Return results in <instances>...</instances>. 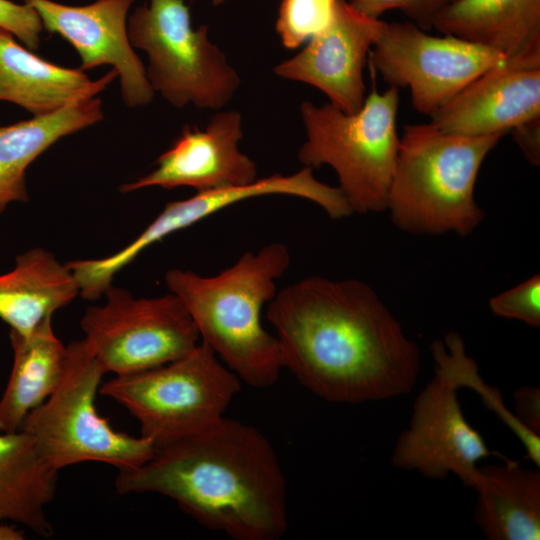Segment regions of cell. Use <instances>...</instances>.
<instances>
[{
  "instance_id": "1",
  "label": "cell",
  "mask_w": 540,
  "mask_h": 540,
  "mask_svg": "<svg viewBox=\"0 0 540 540\" xmlns=\"http://www.w3.org/2000/svg\"><path fill=\"white\" fill-rule=\"evenodd\" d=\"M266 318L283 368L325 401H383L416 385L419 348L364 281L303 278L276 293Z\"/></svg>"
},
{
  "instance_id": "2",
  "label": "cell",
  "mask_w": 540,
  "mask_h": 540,
  "mask_svg": "<svg viewBox=\"0 0 540 540\" xmlns=\"http://www.w3.org/2000/svg\"><path fill=\"white\" fill-rule=\"evenodd\" d=\"M115 486L120 494L171 498L199 524L234 540H279L288 529L286 479L273 446L253 425L225 416L119 470Z\"/></svg>"
},
{
  "instance_id": "3",
  "label": "cell",
  "mask_w": 540,
  "mask_h": 540,
  "mask_svg": "<svg viewBox=\"0 0 540 540\" xmlns=\"http://www.w3.org/2000/svg\"><path fill=\"white\" fill-rule=\"evenodd\" d=\"M290 260L287 246L274 242L244 253L214 276L181 269L165 274L169 291L184 304L200 340L254 388L272 386L283 369L278 340L264 328L261 314Z\"/></svg>"
},
{
  "instance_id": "4",
  "label": "cell",
  "mask_w": 540,
  "mask_h": 540,
  "mask_svg": "<svg viewBox=\"0 0 540 540\" xmlns=\"http://www.w3.org/2000/svg\"><path fill=\"white\" fill-rule=\"evenodd\" d=\"M502 136L452 135L430 122L406 125L387 197L392 222L417 235L472 233L485 216L474 198L476 178Z\"/></svg>"
},
{
  "instance_id": "5",
  "label": "cell",
  "mask_w": 540,
  "mask_h": 540,
  "mask_svg": "<svg viewBox=\"0 0 540 540\" xmlns=\"http://www.w3.org/2000/svg\"><path fill=\"white\" fill-rule=\"evenodd\" d=\"M399 100V89L390 86L382 93L374 89L353 114L330 103H301L306 140L298 160L311 169L330 166L353 212L386 211L400 143Z\"/></svg>"
},
{
  "instance_id": "6",
  "label": "cell",
  "mask_w": 540,
  "mask_h": 540,
  "mask_svg": "<svg viewBox=\"0 0 540 540\" xmlns=\"http://www.w3.org/2000/svg\"><path fill=\"white\" fill-rule=\"evenodd\" d=\"M104 374L85 339L71 342L57 387L25 417L20 430L32 437L51 468L94 461L124 470L154 454L150 440L115 430L98 413L95 399Z\"/></svg>"
},
{
  "instance_id": "7",
  "label": "cell",
  "mask_w": 540,
  "mask_h": 540,
  "mask_svg": "<svg viewBox=\"0 0 540 540\" xmlns=\"http://www.w3.org/2000/svg\"><path fill=\"white\" fill-rule=\"evenodd\" d=\"M239 377L204 342L173 362L116 375L99 393L123 405L155 448L189 437L221 418L241 390Z\"/></svg>"
},
{
  "instance_id": "8",
  "label": "cell",
  "mask_w": 540,
  "mask_h": 540,
  "mask_svg": "<svg viewBox=\"0 0 540 540\" xmlns=\"http://www.w3.org/2000/svg\"><path fill=\"white\" fill-rule=\"evenodd\" d=\"M133 47L148 56L147 78L171 105L218 110L241 84L238 72L209 39L207 25L194 28L185 0H149L129 16Z\"/></svg>"
},
{
  "instance_id": "9",
  "label": "cell",
  "mask_w": 540,
  "mask_h": 540,
  "mask_svg": "<svg viewBox=\"0 0 540 540\" xmlns=\"http://www.w3.org/2000/svg\"><path fill=\"white\" fill-rule=\"evenodd\" d=\"M103 294L105 304L88 307L81 328L105 374H130L173 362L201 341L184 304L171 292L135 298L111 284Z\"/></svg>"
},
{
  "instance_id": "10",
  "label": "cell",
  "mask_w": 540,
  "mask_h": 540,
  "mask_svg": "<svg viewBox=\"0 0 540 540\" xmlns=\"http://www.w3.org/2000/svg\"><path fill=\"white\" fill-rule=\"evenodd\" d=\"M368 59L390 86L409 88L415 110L428 116L482 73L504 63L491 49L430 35L412 22H383Z\"/></svg>"
},
{
  "instance_id": "11",
  "label": "cell",
  "mask_w": 540,
  "mask_h": 540,
  "mask_svg": "<svg viewBox=\"0 0 540 540\" xmlns=\"http://www.w3.org/2000/svg\"><path fill=\"white\" fill-rule=\"evenodd\" d=\"M458 389L435 371L414 400L409 427L397 438L391 462L394 467L416 470L434 480L452 473L474 489L479 478L478 462L501 454L490 451L479 431L466 420Z\"/></svg>"
},
{
  "instance_id": "12",
  "label": "cell",
  "mask_w": 540,
  "mask_h": 540,
  "mask_svg": "<svg viewBox=\"0 0 540 540\" xmlns=\"http://www.w3.org/2000/svg\"><path fill=\"white\" fill-rule=\"evenodd\" d=\"M38 13L43 29L59 34L79 53L83 71L109 64L120 78L123 102L130 108L149 104L154 90L134 52L127 31L134 0H96L72 6L53 0H24Z\"/></svg>"
},
{
  "instance_id": "13",
  "label": "cell",
  "mask_w": 540,
  "mask_h": 540,
  "mask_svg": "<svg viewBox=\"0 0 540 540\" xmlns=\"http://www.w3.org/2000/svg\"><path fill=\"white\" fill-rule=\"evenodd\" d=\"M383 22L338 0L329 24L300 52L276 65L274 73L311 85L339 110L356 113L365 100L364 66Z\"/></svg>"
},
{
  "instance_id": "14",
  "label": "cell",
  "mask_w": 540,
  "mask_h": 540,
  "mask_svg": "<svg viewBox=\"0 0 540 540\" xmlns=\"http://www.w3.org/2000/svg\"><path fill=\"white\" fill-rule=\"evenodd\" d=\"M242 138V116L236 110L216 113L204 129L185 126L156 168L120 191L187 186L200 192L250 184L257 179V165L239 149Z\"/></svg>"
},
{
  "instance_id": "15",
  "label": "cell",
  "mask_w": 540,
  "mask_h": 540,
  "mask_svg": "<svg viewBox=\"0 0 540 540\" xmlns=\"http://www.w3.org/2000/svg\"><path fill=\"white\" fill-rule=\"evenodd\" d=\"M309 188L307 174L299 170L289 175L276 173L257 178L247 185L200 191L190 198L168 202L135 240L116 253L99 259L70 261L66 266L77 281L79 295L95 300L112 284L120 270L133 262L147 247L168 235L190 227L235 203L265 195L303 198Z\"/></svg>"
},
{
  "instance_id": "16",
  "label": "cell",
  "mask_w": 540,
  "mask_h": 540,
  "mask_svg": "<svg viewBox=\"0 0 540 540\" xmlns=\"http://www.w3.org/2000/svg\"><path fill=\"white\" fill-rule=\"evenodd\" d=\"M443 133L477 137L504 135L540 118V68L493 67L430 115Z\"/></svg>"
},
{
  "instance_id": "17",
  "label": "cell",
  "mask_w": 540,
  "mask_h": 540,
  "mask_svg": "<svg viewBox=\"0 0 540 540\" xmlns=\"http://www.w3.org/2000/svg\"><path fill=\"white\" fill-rule=\"evenodd\" d=\"M432 27L499 53L508 66L540 68V0H452Z\"/></svg>"
},
{
  "instance_id": "18",
  "label": "cell",
  "mask_w": 540,
  "mask_h": 540,
  "mask_svg": "<svg viewBox=\"0 0 540 540\" xmlns=\"http://www.w3.org/2000/svg\"><path fill=\"white\" fill-rule=\"evenodd\" d=\"M117 76L112 69L91 80L81 68H65L35 55L0 28V101L16 104L33 116L92 99Z\"/></svg>"
},
{
  "instance_id": "19",
  "label": "cell",
  "mask_w": 540,
  "mask_h": 540,
  "mask_svg": "<svg viewBox=\"0 0 540 540\" xmlns=\"http://www.w3.org/2000/svg\"><path fill=\"white\" fill-rule=\"evenodd\" d=\"M79 295L66 264L43 248L16 257L13 270L0 275V319L23 337Z\"/></svg>"
},
{
  "instance_id": "20",
  "label": "cell",
  "mask_w": 540,
  "mask_h": 540,
  "mask_svg": "<svg viewBox=\"0 0 540 540\" xmlns=\"http://www.w3.org/2000/svg\"><path fill=\"white\" fill-rule=\"evenodd\" d=\"M475 522L488 540L540 539V472L507 458L479 467Z\"/></svg>"
},
{
  "instance_id": "21",
  "label": "cell",
  "mask_w": 540,
  "mask_h": 540,
  "mask_svg": "<svg viewBox=\"0 0 540 540\" xmlns=\"http://www.w3.org/2000/svg\"><path fill=\"white\" fill-rule=\"evenodd\" d=\"M103 118L99 98L71 104L53 113L0 126V215L12 202H26V170L62 137Z\"/></svg>"
},
{
  "instance_id": "22",
  "label": "cell",
  "mask_w": 540,
  "mask_h": 540,
  "mask_svg": "<svg viewBox=\"0 0 540 540\" xmlns=\"http://www.w3.org/2000/svg\"><path fill=\"white\" fill-rule=\"evenodd\" d=\"M57 477L28 433L0 432V523L11 521L51 537L45 507L55 496Z\"/></svg>"
},
{
  "instance_id": "23",
  "label": "cell",
  "mask_w": 540,
  "mask_h": 540,
  "mask_svg": "<svg viewBox=\"0 0 540 540\" xmlns=\"http://www.w3.org/2000/svg\"><path fill=\"white\" fill-rule=\"evenodd\" d=\"M14 360L0 399V432L19 431L25 417L55 390L62 376L66 346L56 337L52 318L27 337L10 330Z\"/></svg>"
},
{
  "instance_id": "24",
  "label": "cell",
  "mask_w": 540,
  "mask_h": 540,
  "mask_svg": "<svg viewBox=\"0 0 540 540\" xmlns=\"http://www.w3.org/2000/svg\"><path fill=\"white\" fill-rule=\"evenodd\" d=\"M435 370L444 374L458 388L469 387L480 394L487 409L494 412L517 436L526 450V456L540 466V436L526 428L505 406L497 388L486 385L478 373V366L465 350L462 336L455 331L436 340L431 346Z\"/></svg>"
},
{
  "instance_id": "25",
  "label": "cell",
  "mask_w": 540,
  "mask_h": 540,
  "mask_svg": "<svg viewBox=\"0 0 540 540\" xmlns=\"http://www.w3.org/2000/svg\"><path fill=\"white\" fill-rule=\"evenodd\" d=\"M338 0H282L276 32L288 49H296L331 21Z\"/></svg>"
},
{
  "instance_id": "26",
  "label": "cell",
  "mask_w": 540,
  "mask_h": 540,
  "mask_svg": "<svg viewBox=\"0 0 540 540\" xmlns=\"http://www.w3.org/2000/svg\"><path fill=\"white\" fill-rule=\"evenodd\" d=\"M491 311L532 327L540 326V276L534 275L489 300Z\"/></svg>"
},
{
  "instance_id": "27",
  "label": "cell",
  "mask_w": 540,
  "mask_h": 540,
  "mask_svg": "<svg viewBox=\"0 0 540 540\" xmlns=\"http://www.w3.org/2000/svg\"><path fill=\"white\" fill-rule=\"evenodd\" d=\"M452 0H350L358 12L378 19L389 10H399L411 22L427 30L433 26L437 14Z\"/></svg>"
},
{
  "instance_id": "28",
  "label": "cell",
  "mask_w": 540,
  "mask_h": 540,
  "mask_svg": "<svg viewBox=\"0 0 540 540\" xmlns=\"http://www.w3.org/2000/svg\"><path fill=\"white\" fill-rule=\"evenodd\" d=\"M0 28L17 37L28 49L39 48L43 25L29 4L0 0Z\"/></svg>"
},
{
  "instance_id": "29",
  "label": "cell",
  "mask_w": 540,
  "mask_h": 540,
  "mask_svg": "<svg viewBox=\"0 0 540 540\" xmlns=\"http://www.w3.org/2000/svg\"><path fill=\"white\" fill-rule=\"evenodd\" d=\"M515 417L530 431L540 435V389L522 386L513 392Z\"/></svg>"
},
{
  "instance_id": "30",
  "label": "cell",
  "mask_w": 540,
  "mask_h": 540,
  "mask_svg": "<svg viewBox=\"0 0 540 540\" xmlns=\"http://www.w3.org/2000/svg\"><path fill=\"white\" fill-rule=\"evenodd\" d=\"M513 137L533 165L540 164V118L523 123L511 130Z\"/></svg>"
},
{
  "instance_id": "31",
  "label": "cell",
  "mask_w": 540,
  "mask_h": 540,
  "mask_svg": "<svg viewBox=\"0 0 540 540\" xmlns=\"http://www.w3.org/2000/svg\"><path fill=\"white\" fill-rule=\"evenodd\" d=\"M24 539L23 531L18 530L14 526L0 523V540H22Z\"/></svg>"
},
{
  "instance_id": "32",
  "label": "cell",
  "mask_w": 540,
  "mask_h": 540,
  "mask_svg": "<svg viewBox=\"0 0 540 540\" xmlns=\"http://www.w3.org/2000/svg\"><path fill=\"white\" fill-rule=\"evenodd\" d=\"M211 1H212L213 5L219 6V5L223 4L226 0H211Z\"/></svg>"
}]
</instances>
